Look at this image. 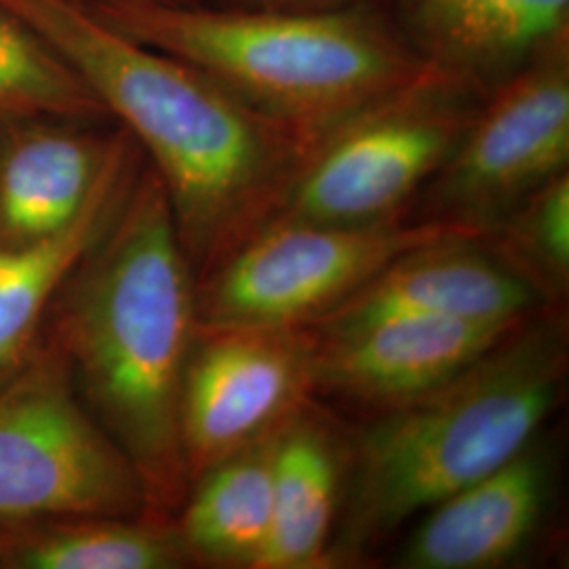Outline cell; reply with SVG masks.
<instances>
[{
	"mask_svg": "<svg viewBox=\"0 0 569 569\" xmlns=\"http://www.w3.org/2000/svg\"><path fill=\"white\" fill-rule=\"evenodd\" d=\"M30 23L142 148L203 279L272 222L312 148L197 66L136 41L79 0H0Z\"/></svg>",
	"mask_w": 569,
	"mask_h": 569,
	"instance_id": "cell-1",
	"label": "cell"
},
{
	"mask_svg": "<svg viewBox=\"0 0 569 569\" xmlns=\"http://www.w3.org/2000/svg\"><path fill=\"white\" fill-rule=\"evenodd\" d=\"M44 333L89 413L142 477L150 515L173 519L190 488L180 397L197 338V279L150 164L61 283Z\"/></svg>",
	"mask_w": 569,
	"mask_h": 569,
	"instance_id": "cell-2",
	"label": "cell"
},
{
	"mask_svg": "<svg viewBox=\"0 0 569 569\" xmlns=\"http://www.w3.org/2000/svg\"><path fill=\"white\" fill-rule=\"evenodd\" d=\"M568 376L561 310H536L446 385L382 411L348 449L329 568L509 462L538 437Z\"/></svg>",
	"mask_w": 569,
	"mask_h": 569,
	"instance_id": "cell-3",
	"label": "cell"
},
{
	"mask_svg": "<svg viewBox=\"0 0 569 569\" xmlns=\"http://www.w3.org/2000/svg\"><path fill=\"white\" fill-rule=\"evenodd\" d=\"M87 9L197 66L312 146L425 68L380 0L319 11H237L209 2Z\"/></svg>",
	"mask_w": 569,
	"mask_h": 569,
	"instance_id": "cell-4",
	"label": "cell"
},
{
	"mask_svg": "<svg viewBox=\"0 0 569 569\" xmlns=\"http://www.w3.org/2000/svg\"><path fill=\"white\" fill-rule=\"evenodd\" d=\"M486 93L425 66L310 148L277 218L367 226L407 220Z\"/></svg>",
	"mask_w": 569,
	"mask_h": 569,
	"instance_id": "cell-5",
	"label": "cell"
},
{
	"mask_svg": "<svg viewBox=\"0 0 569 569\" xmlns=\"http://www.w3.org/2000/svg\"><path fill=\"white\" fill-rule=\"evenodd\" d=\"M465 228L274 218L197 281V329H306L413 247ZM481 237V234H479Z\"/></svg>",
	"mask_w": 569,
	"mask_h": 569,
	"instance_id": "cell-6",
	"label": "cell"
},
{
	"mask_svg": "<svg viewBox=\"0 0 569 569\" xmlns=\"http://www.w3.org/2000/svg\"><path fill=\"white\" fill-rule=\"evenodd\" d=\"M66 515H150L142 477L74 388L60 348L0 387V523Z\"/></svg>",
	"mask_w": 569,
	"mask_h": 569,
	"instance_id": "cell-7",
	"label": "cell"
},
{
	"mask_svg": "<svg viewBox=\"0 0 569 569\" xmlns=\"http://www.w3.org/2000/svg\"><path fill=\"white\" fill-rule=\"evenodd\" d=\"M569 171V41L550 47L481 102L465 138L422 188L407 220L488 234Z\"/></svg>",
	"mask_w": 569,
	"mask_h": 569,
	"instance_id": "cell-8",
	"label": "cell"
},
{
	"mask_svg": "<svg viewBox=\"0 0 569 569\" xmlns=\"http://www.w3.org/2000/svg\"><path fill=\"white\" fill-rule=\"evenodd\" d=\"M312 329H197L183 371L188 481L272 435L315 392Z\"/></svg>",
	"mask_w": 569,
	"mask_h": 569,
	"instance_id": "cell-9",
	"label": "cell"
},
{
	"mask_svg": "<svg viewBox=\"0 0 569 569\" xmlns=\"http://www.w3.org/2000/svg\"><path fill=\"white\" fill-rule=\"evenodd\" d=\"M526 319L392 317L333 333L312 331L315 390L387 411L446 385Z\"/></svg>",
	"mask_w": 569,
	"mask_h": 569,
	"instance_id": "cell-10",
	"label": "cell"
},
{
	"mask_svg": "<svg viewBox=\"0 0 569 569\" xmlns=\"http://www.w3.org/2000/svg\"><path fill=\"white\" fill-rule=\"evenodd\" d=\"M121 140L117 121L0 114V247L42 243L74 224Z\"/></svg>",
	"mask_w": 569,
	"mask_h": 569,
	"instance_id": "cell-11",
	"label": "cell"
},
{
	"mask_svg": "<svg viewBox=\"0 0 569 569\" xmlns=\"http://www.w3.org/2000/svg\"><path fill=\"white\" fill-rule=\"evenodd\" d=\"M545 302L479 234L413 247L308 329L333 333L392 317L519 321Z\"/></svg>",
	"mask_w": 569,
	"mask_h": 569,
	"instance_id": "cell-12",
	"label": "cell"
},
{
	"mask_svg": "<svg viewBox=\"0 0 569 569\" xmlns=\"http://www.w3.org/2000/svg\"><path fill=\"white\" fill-rule=\"evenodd\" d=\"M555 462L540 435L467 488L428 509L397 555L401 569H491L528 549L549 512Z\"/></svg>",
	"mask_w": 569,
	"mask_h": 569,
	"instance_id": "cell-13",
	"label": "cell"
},
{
	"mask_svg": "<svg viewBox=\"0 0 569 569\" xmlns=\"http://www.w3.org/2000/svg\"><path fill=\"white\" fill-rule=\"evenodd\" d=\"M413 56L488 96L569 41V0H380Z\"/></svg>",
	"mask_w": 569,
	"mask_h": 569,
	"instance_id": "cell-14",
	"label": "cell"
},
{
	"mask_svg": "<svg viewBox=\"0 0 569 569\" xmlns=\"http://www.w3.org/2000/svg\"><path fill=\"white\" fill-rule=\"evenodd\" d=\"M142 148L122 127L119 150L81 218L42 243L0 247V387L18 376L44 340L47 317L61 283L114 224L142 173Z\"/></svg>",
	"mask_w": 569,
	"mask_h": 569,
	"instance_id": "cell-15",
	"label": "cell"
},
{
	"mask_svg": "<svg viewBox=\"0 0 569 569\" xmlns=\"http://www.w3.org/2000/svg\"><path fill=\"white\" fill-rule=\"evenodd\" d=\"M346 462L342 441L308 403L284 422L274 451L272 528L260 569L329 568Z\"/></svg>",
	"mask_w": 569,
	"mask_h": 569,
	"instance_id": "cell-16",
	"label": "cell"
},
{
	"mask_svg": "<svg viewBox=\"0 0 569 569\" xmlns=\"http://www.w3.org/2000/svg\"><path fill=\"white\" fill-rule=\"evenodd\" d=\"M279 430L192 479L173 517L192 566L260 569L272 528Z\"/></svg>",
	"mask_w": 569,
	"mask_h": 569,
	"instance_id": "cell-17",
	"label": "cell"
},
{
	"mask_svg": "<svg viewBox=\"0 0 569 569\" xmlns=\"http://www.w3.org/2000/svg\"><path fill=\"white\" fill-rule=\"evenodd\" d=\"M173 519L66 515L0 523V569H182Z\"/></svg>",
	"mask_w": 569,
	"mask_h": 569,
	"instance_id": "cell-18",
	"label": "cell"
},
{
	"mask_svg": "<svg viewBox=\"0 0 569 569\" xmlns=\"http://www.w3.org/2000/svg\"><path fill=\"white\" fill-rule=\"evenodd\" d=\"M0 114L112 121L102 102L41 34L0 4Z\"/></svg>",
	"mask_w": 569,
	"mask_h": 569,
	"instance_id": "cell-19",
	"label": "cell"
},
{
	"mask_svg": "<svg viewBox=\"0 0 569 569\" xmlns=\"http://www.w3.org/2000/svg\"><path fill=\"white\" fill-rule=\"evenodd\" d=\"M481 239L545 305H561L569 287V171L529 194Z\"/></svg>",
	"mask_w": 569,
	"mask_h": 569,
	"instance_id": "cell-20",
	"label": "cell"
},
{
	"mask_svg": "<svg viewBox=\"0 0 569 569\" xmlns=\"http://www.w3.org/2000/svg\"><path fill=\"white\" fill-rule=\"evenodd\" d=\"M209 4L237 11H319L363 0H207Z\"/></svg>",
	"mask_w": 569,
	"mask_h": 569,
	"instance_id": "cell-21",
	"label": "cell"
},
{
	"mask_svg": "<svg viewBox=\"0 0 569 569\" xmlns=\"http://www.w3.org/2000/svg\"><path fill=\"white\" fill-rule=\"evenodd\" d=\"M84 7H117V4H201L207 0H79Z\"/></svg>",
	"mask_w": 569,
	"mask_h": 569,
	"instance_id": "cell-22",
	"label": "cell"
}]
</instances>
